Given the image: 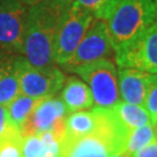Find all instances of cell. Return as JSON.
Wrapping results in <instances>:
<instances>
[{
  "label": "cell",
  "mask_w": 157,
  "mask_h": 157,
  "mask_svg": "<svg viewBox=\"0 0 157 157\" xmlns=\"http://www.w3.org/2000/svg\"><path fill=\"white\" fill-rule=\"evenodd\" d=\"M67 108L59 95L41 99L39 105L34 108L21 129V135L41 134L51 132L59 142H62L65 135V117Z\"/></svg>",
  "instance_id": "obj_9"
},
{
  "label": "cell",
  "mask_w": 157,
  "mask_h": 157,
  "mask_svg": "<svg viewBox=\"0 0 157 157\" xmlns=\"http://www.w3.org/2000/svg\"><path fill=\"white\" fill-rule=\"evenodd\" d=\"M143 107L147 109V112L150 115V120L154 126L157 124V73L151 75L150 84L148 89L146 100Z\"/></svg>",
  "instance_id": "obj_20"
},
{
  "label": "cell",
  "mask_w": 157,
  "mask_h": 157,
  "mask_svg": "<svg viewBox=\"0 0 157 157\" xmlns=\"http://www.w3.org/2000/svg\"><path fill=\"white\" fill-rule=\"evenodd\" d=\"M97 124L93 132L78 139H64L59 157H112L124 152L129 130L114 117L111 109L94 107Z\"/></svg>",
  "instance_id": "obj_2"
},
{
  "label": "cell",
  "mask_w": 157,
  "mask_h": 157,
  "mask_svg": "<svg viewBox=\"0 0 157 157\" xmlns=\"http://www.w3.org/2000/svg\"><path fill=\"white\" fill-rule=\"evenodd\" d=\"M22 135L17 129L0 137V157H22L21 155Z\"/></svg>",
  "instance_id": "obj_19"
},
{
  "label": "cell",
  "mask_w": 157,
  "mask_h": 157,
  "mask_svg": "<svg viewBox=\"0 0 157 157\" xmlns=\"http://www.w3.org/2000/svg\"><path fill=\"white\" fill-rule=\"evenodd\" d=\"M113 51L114 49L107 21L94 19L78 44L71 59L63 67V69L67 70V72H72L75 67L99 59L109 58Z\"/></svg>",
  "instance_id": "obj_8"
},
{
  "label": "cell",
  "mask_w": 157,
  "mask_h": 157,
  "mask_svg": "<svg viewBox=\"0 0 157 157\" xmlns=\"http://www.w3.org/2000/svg\"><path fill=\"white\" fill-rule=\"evenodd\" d=\"M40 101H41V99L32 98V97L21 94V93L17 95L14 100H12L6 106L8 120H10V124L12 127L21 133L23 124H26L27 119L32 114L34 108L39 105Z\"/></svg>",
  "instance_id": "obj_16"
},
{
  "label": "cell",
  "mask_w": 157,
  "mask_h": 157,
  "mask_svg": "<svg viewBox=\"0 0 157 157\" xmlns=\"http://www.w3.org/2000/svg\"><path fill=\"white\" fill-rule=\"evenodd\" d=\"M93 20L94 17L90 11L72 0L63 17L56 37L54 61L57 65L63 67L71 59Z\"/></svg>",
  "instance_id": "obj_5"
},
{
  "label": "cell",
  "mask_w": 157,
  "mask_h": 157,
  "mask_svg": "<svg viewBox=\"0 0 157 157\" xmlns=\"http://www.w3.org/2000/svg\"><path fill=\"white\" fill-rule=\"evenodd\" d=\"M157 139L156 128L154 124H146L139 128L130 129L124 141V152L129 156L144 148L147 144Z\"/></svg>",
  "instance_id": "obj_17"
},
{
  "label": "cell",
  "mask_w": 157,
  "mask_h": 157,
  "mask_svg": "<svg viewBox=\"0 0 157 157\" xmlns=\"http://www.w3.org/2000/svg\"><path fill=\"white\" fill-rule=\"evenodd\" d=\"M72 72L78 75L90 87L94 107L112 109L120 101L118 69L109 58L75 67Z\"/></svg>",
  "instance_id": "obj_4"
},
{
  "label": "cell",
  "mask_w": 157,
  "mask_h": 157,
  "mask_svg": "<svg viewBox=\"0 0 157 157\" xmlns=\"http://www.w3.org/2000/svg\"><path fill=\"white\" fill-rule=\"evenodd\" d=\"M42 150L40 157H59L61 156V142L54 136L51 132L41 133Z\"/></svg>",
  "instance_id": "obj_21"
},
{
  "label": "cell",
  "mask_w": 157,
  "mask_h": 157,
  "mask_svg": "<svg viewBox=\"0 0 157 157\" xmlns=\"http://www.w3.org/2000/svg\"><path fill=\"white\" fill-rule=\"evenodd\" d=\"M72 0H44L28 8L23 56L35 67H50L58 29Z\"/></svg>",
  "instance_id": "obj_1"
},
{
  "label": "cell",
  "mask_w": 157,
  "mask_h": 157,
  "mask_svg": "<svg viewBox=\"0 0 157 157\" xmlns=\"http://www.w3.org/2000/svg\"><path fill=\"white\" fill-rule=\"evenodd\" d=\"M151 73L132 67H119L118 84L121 99L134 105H144Z\"/></svg>",
  "instance_id": "obj_11"
},
{
  "label": "cell",
  "mask_w": 157,
  "mask_h": 157,
  "mask_svg": "<svg viewBox=\"0 0 157 157\" xmlns=\"http://www.w3.org/2000/svg\"><path fill=\"white\" fill-rule=\"evenodd\" d=\"M22 55H8L0 67V105L7 106L20 94V65Z\"/></svg>",
  "instance_id": "obj_12"
},
{
  "label": "cell",
  "mask_w": 157,
  "mask_h": 157,
  "mask_svg": "<svg viewBox=\"0 0 157 157\" xmlns=\"http://www.w3.org/2000/svg\"><path fill=\"white\" fill-rule=\"evenodd\" d=\"M87 11H90L94 19L107 21L112 15L120 0H73Z\"/></svg>",
  "instance_id": "obj_18"
},
{
  "label": "cell",
  "mask_w": 157,
  "mask_h": 157,
  "mask_svg": "<svg viewBox=\"0 0 157 157\" xmlns=\"http://www.w3.org/2000/svg\"><path fill=\"white\" fill-rule=\"evenodd\" d=\"M8 56L6 52H4L2 50H0V67H1V65H2V62H4V59H5L6 57Z\"/></svg>",
  "instance_id": "obj_26"
},
{
  "label": "cell",
  "mask_w": 157,
  "mask_h": 157,
  "mask_svg": "<svg viewBox=\"0 0 157 157\" xmlns=\"http://www.w3.org/2000/svg\"><path fill=\"white\" fill-rule=\"evenodd\" d=\"M95 124L97 119L93 111H77L69 113L65 118L64 139H78L90 134L95 128Z\"/></svg>",
  "instance_id": "obj_15"
},
{
  "label": "cell",
  "mask_w": 157,
  "mask_h": 157,
  "mask_svg": "<svg viewBox=\"0 0 157 157\" xmlns=\"http://www.w3.org/2000/svg\"><path fill=\"white\" fill-rule=\"evenodd\" d=\"M12 129H14L10 124L8 120V114H7V108L4 105H0V137L8 134Z\"/></svg>",
  "instance_id": "obj_23"
},
{
  "label": "cell",
  "mask_w": 157,
  "mask_h": 157,
  "mask_svg": "<svg viewBox=\"0 0 157 157\" xmlns=\"http://www.w3.org/2000/svg\"><path fill=\"white\" fill-rule=\"evenodd\" d=\"M130 157H157V139L147 144L144 148L134 152Z\"/></svg>",
  "instance_id": "obj_24"
},
{
  "label": "cell",
  "mask_w": 157,
  "mask_h": 157,
  "mask_svg": "<svg viewBox=\"0 0 157 157\" xmlns=\"http://www.w3.org/2000/svg\"><path fill=\"white\" fill-rule=\"evenodd\" d=\"M112 157H130V156H129L128 154H126V152H121V154H115Z\"/></svg>",
  "instance_id": "obj_27"
},
{
  "label": "cell",
  "mask_w": 157,
  "mask_h": 157,
  "mask_svg": "<svg viewBox=\"0 0 157 157\" xmlns=\"http://www.w3.org/2000/svg\"><path fill=\"white\" fill-rule=\"evenodd\" d=\"M41 150H42V143L40 134L23 136L21 144L22 157H40Z\"/></svg>",
  "instance_id": "obj_22"
},
{
  "label": "cell",
  "mask_w": 157,
  "mask_h": 157,
  "mask_svg": "<svg viewBox=\"0 0 157 157\" xmlns=\"http://www.w3.org/2000/svg\"><path fill=\"white\" fill-rule=\"evenodd\" d=\"M155 128H156V137H157V124H156V126H155Z\"/></svg>",
  "instance_id": "obj_28"
},
{
  "label": "cell",
  "mask_w": 157,
  "mask_h": 157,
  "mask_svg": "<svg viewBox=\"0 0 157 157\" xmlns=\"http://www.w3.org/2000/svg\"><path fill=\"white\" fill-rule=\"evenodd\" d=\"M65 75L56 65L35 67L23 56L20 65V93L32 98H49L58 94L65 83Z\"/></svg>",
  "instance_id": "obj_10"
},
{
  "label": "cell",
  "mask_w": 157,
  "mask_h": 157,
  "mask_svg": "<svg viewBox=\"0 0 157 157\" xmlns=\"http://www.w3.org/2000/svg\"><path fill=\"white\" fill-rule=\"evenodd\" d=\"M22 4L27 6V7H32L34 5H37L40 2H42V1H44V0H20Z\"/></svg>",
  "instance_id": "obj_25"
},
{
  "label": "cell",
  "mask_w": 157,
  "mask_h": 157,
  "mask_svg": "<svg viewBox=\"0 0 157 157\" xmlns=\"http://www.w3.org/2000/svg\"><path fill=\"white\" fill-rule=\"evenodd\" d=\"M59 97L67 108V114L77 111H85L94 106L90 87L84 80L77 77H69L65 79Z\"/></svg>",
  "instance_id": "obj_13"
},
{
  "label": "cell",
  "mask_w": 157,
  "mask_h": 157,
  "mask_svg": "<svg viewBox=\"0 0 157 157\" xmlns=\"http://www.w3.org/2000/svg\"><path fill=\"white\" fill-rule=\"evenodd\" d=\"M157 22V0H120L107 20L114 51Z\"/></svg>",
  "instance_id": "obj_3"
},
{
  "label": "cell",
  "mask_w": 157,
  "mask_h": 157,
  "mask_svg": "<svg viewBox=\"0 0 157 157\" xmlns=\"http://www.w3.org/2000/svg\"><path fill=\"white\" fill-rule=\"evenodd\" d=\"M112 113L127 130L139 128L146 124H152L150 115L141 105H134L124 101H118L113 107Z\"/></svg>",
  "instance_id": "obj_14"
},
{
  "label": "cell",
  "mask_w": 157,
  "mask_h": 157,
  "mask_svg": "<svg viewBox=\"0 0 157 157\" xmlns=\"http://www.w3.org/2000/svg\"><path fill=\"white\" fill-rule=\"evenodd\" d=\"M28 7L20 0H0V50L23 55Z\"/></svg>",
  "instance_id": "obj_6"
},
{
  "label": "cell",
  "mask_w": 157,
  "mask_h": 157,
  "mask_svg": "<svg viewBox=\"0 0 157 157\" xmlns=\"http://www.w3.org/2000/svg\"><path fill=\"white\" fill-rule=\"evenodd\" d=\"M119 67H132L144 72L157 73V22L140 36L115 50Z\"/></svg>",
  "instance_id": "obj_7"
}]
</instances>
